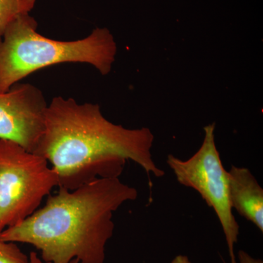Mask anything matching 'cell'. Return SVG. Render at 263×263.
<instances>
[{
	"label": "cell",
	"mask_w": 263,
	"mask_h": 263,
	"mask_svg": "<svg viewBox=\"0 0 263 263\" xmlns=\"http://www.w3.org/2000/svg\"><path fill=\"white\" fill-rule=\"evenodd\" d=\"M149 128L128 129L104 117L98 104L55 97L45 114L44 130L34 153L51 164L59 187L76 190L99 178H119L127 160L150 176H164L152 157Z\"/></svg>",
	"instance_id": "obj_1"
},
{
	"label": "cell",
	"mask_w": 263,
	"mask_h": 263,
	"mask_svg": "<svg viewBox=\"0 0 263 263\" xmlns=\"http://www.w3.org/2000/svg\"><path fill=\"white\" fill-rule=\"evenodd\" d=\"M138 196L119 178H99L73 190L60 186L44 206L1 232L0 240L33 246L45 262L104 263L114 213Z\"/></svg>",
	"instance_id": "obj_2"
},
{
	"label": "cell",
	"mask_w": 263,
	"mask_h": 263,
	"mask_svg": "<svg viewBox=\"0 0 263 263\" xmlns=\"http://www.w3.org/2000/svg\"><path fill=\"white\" fill-rule=\"evenodd\" d=\"M117 53V43L108 29L97 27L81 40L57 41L38 33L37 21L29 13L19 15L0 39V93L36 71L60 64H88L107 76Z\"/></svg>",
	"instance_id": "obj_3"
},
{
	"label": "cell",
	"mask_w": 263,
	"mask_h": 263,
	"mask_svg": "<svg viewBox=\"0 0 263 263\" xmlns=\"http://www.w3.org/2000/svg\"><path fill=\"white\" fill-rule=\"evenodd\" d=\"M41 156L0 139V233L20 224L59 187L56 172Z\"/></svg>",
	"instance_id": "obj_4"
},
{
	"label": "cell",
	"mask_w": 263,
	"mask_h": 263,
	"mask_svg": "<svg viewBox=\"0 0 263 263\" xmlns=\"http://www.w3.org/2000/svg\"><path fill=\"white\" fill-rule=\"evenodd\" d=\"M215 127L214 122L204 127L201 146L188 160L169 155L166 162L180 184L195 190L214 209L224 232L230 263H237L234 247L240 227L230 204L227 171L216 148Z\"/></svg>",
	"instance_id": "obj_5"
},
{
	"label": "cell",
	"mask_w": 263,
	"mask_h": 263,
	"mask_svg": "<svg viewBox=\"0 0 263 263\" xmlns=\"http://www.w3.org/2000/svg\"><path fill=\"white\" fill-rule=\"evenodd\" d=\"M48 105L43 91L31 84L18 83L0 93V139L34 152L44 130Z\"/></svg>",
	"instance_id": "obj_6"
},
{
	"label": "cell",
	"mask_w": 263,
	"mask_h": 263,
	"mask_svg": "<svg viewBox=\"0 0 263 263\" xmlns=\"http://www.w3.org/2000/svg\"><path fill=\"white\" fill-rule=\"evenodd\" d=\"M230 204L263 233V189L250 170L232 165L227 171Z\"/></svg>",
	"instance_id": "obj_7"
},
{
	"label": "cell",
	"mask_w": 263,
	"mask_h": 263,
	"mask_svg": "<svg viewBox=\"0 0 263 263\" xmlns=\"http://www.w3.org/2000/svg\"><path fill=\"white\" fill-rule=\"evenodd\" d=\"M36 0H0V39L10 25L19 15L29 13Z\"/></svg>",
	"instance_id": "obj_8"
},
{
	"label": "cell",
	"mask_w": 263,
	"mask_h": 263,
	"mask_svg": "<svg viewBox=\"0 0 263 263\" xmlns=\"http://www.w3.org/2000/svg\"><path fill=\"white\" fill-rule=\"evenodd\" d=\"M0 263H29V259L15 243L0 240Z\"/></svg>",
	"instance_id": "obj_9"
},
{
	"label": "cell",
	"mask_w": 263,
	"mask_h": 263,
	"mask_svg": "<svg viewBox=\"0 0 263 263\" xmlns=\"http://www.w3.org/2000/svg\"><path fill=\"white\" fill-rule=\"evenodd\" d=\"M238 259L239 263H263L262 259L254 258L245 250L238 251Z\"/></svg>",
	"instance_id": "obj_10"
},
{
	"label": "cell",
	"mask_w": 263,
	"mask_h": 263,
	"mask_svg": "<svg viewBox=\"0 0 263 263\" xmlns=\"http://www.w3.org/2000/svg\"><path fill=\"white\" fill-rule=\"evenodd\" d=\"M171 263H193L189 259L187 256L179 254V255L175 257Z\"/></svg>",
	"instance_id": "obj_11"
},
{
	"label": "cell",
	"mask_w": 263,
	"mask_h": 263,
	"mask_svg": "<svg viewBox=\"0 0 263 263\" xmlns=\"http://www.w3.org/2000/svg\"><path fill=\"white\" fill-rule=\"evenodd\" d=\"M29 263H51L45 262L44 261L42 260V259L38 257L37 253L34 252H32L29 254Z\"/></svg>",
	"instance_id": "obj_12"
},
{
	"label": "cell",
	"mask_w": 263,
	"mask_h": 263,
	"mask_svg": "<svg viewBox=\"0 0 263 263\" xmlns=\"http://www.w3.org/2000/svg\"><path fill=\"white\" fill-rule=\"evenodd\" d=\"M70 263H79V261L77 259H73Z\"/></svg>",
	"instance_id": "obj_13"
}]
</instances>
